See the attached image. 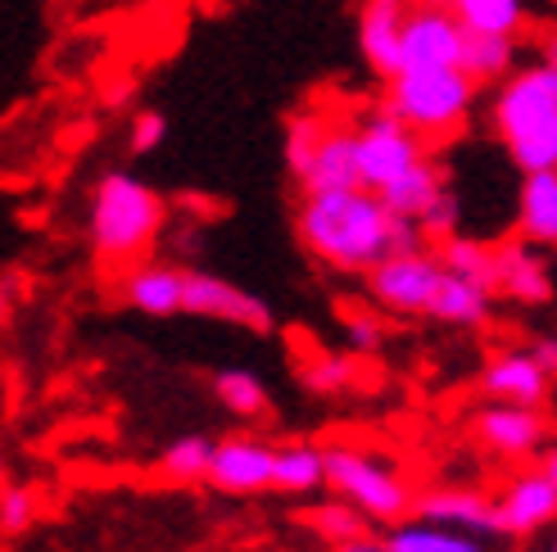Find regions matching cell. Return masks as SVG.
<instances>
[{"label": "cell", "mask_w": 557, "mask_h": 552, "mask_svg": "<svg viewBox=\"0 0 557 552\" xmlns=\"http://www.w3.org/2000/svg\"><path fill=\"white\" fill-rule=\"evenodd\" d=\"M304 244L341 272H372L381 259L399 250H422V223L395 213L381 190L349 186V190H318L299 209Z\"/></svg>", "instance_id": "cell-1"}, {"label": "cell", "mask_w": 557, "mask_h": 552, "mask_svg": "<svg viewBox=\"0 0 557 552\" xmlns=\"http://www.w3.org/2000/svg\"><path fill=\"white\" fill-rule=\"evenodd\" d=\"M494 131L521 173L557 168V68L535 60L498 81Z\"/></svg>", "instance_id": "cell-2"}, {"label": "cell", "mask_w": 557, "mask_h": 552, "mask_svg": "<svg viewBox=\"0 0 557 552\" xmlns=\"http://www.w3.org/2000/svg\"><path fill=\"white\" fill-rule=\"evenodd\" d=\"M163 227V200L132 173L100 177L91 196V244L104 263H136Z\"/></svg>", "instance_id": "cell-3"}, {"label": "cell", "mask_w": 557, "mask_h": 552, "mask_svg": "<svg viewBox=\"0 0 557 552\" xmlns=\"http://www.w3.org/2000/svg\"><path fill=\"white\" fill-rule=\"evenodd\" d=\"M476 87L481 81L458 64L454 68H404L389 77L385 104L412 131H422L426 141H444V136H454L467 123L471 104H476Z\"/></svg>", "instance_id": "cell-4"}, {"label": "cell", "mask_w": 557, "mask_h": 552, "mask_svg": "<svg viewBox=\"0 0 557 552\" xmlns=\"http://www.w3.org/2000/svg\"><path fill=\"white\" fill-rule=\"evenodd\" d=\"M354 131H358V168H363L368 190H385L389 181H399L412 163L426 159V136L412 131L389 104L363 114V123Z\"/></svg>", "instance_id": "cell-5"}, {"label": "cell", "mask_w": 557, "mask_h": 552, "mask_svg": "<svg viewBox=\"0 0 557 552\" xmlns=\"http://www.w3.org/2000/svg\"><path fill=\"white\" fill-rule=\"evenodd\" d=\"M326 485H336L354 507H363L376 520H404L417 503L408 485L389 472V466H381L363 453H349V449L326 453Z\"/></svg>", "instance_id": "cell-6"}, {"label": "cell", "mask_w": 557, "mask_h": 552, "mask_svg": "<svg viewBox=\"0 0 557 552\" xmlns=\"http://www.w3.org/2000/svg\"><path fill=\"white\" fill-rule=\"evenodd\" d=\"M462 41L467 23L449 0H412L404 27V68H462Z\"/></svg>", "instance_id": "cell-7"}, {"label": "cell", "mask_w": 557, "mask_h": 552, "mask_svg": "<svg viewBox=\"0 0 557 552\" xmlns=\"http://www.w3.org/2000/svg\"><path fill=\"white\" fill-rule=\"evenodd\" d=\"M444 281V259L426 250H399L372 267V299L395 313H431Z\"/></svg>", "instance_id": "cell-8"}, {"label": "cell", "mask_w": 557, "mask_h": 552, "mask_svg": "<svg viewBox=\"0 0 557 552\" xmlns=\"http://www.w3.org/2000/svg\"><path fill=\"white\" fill-rule=\"evenodd\" d=\"M412 0H358V50L376 77L404 73V27Z\"/></svg>", "instance_id": "cell-9"}, {"label": "cell", "mask_w": 557, "mask_h": 552, "mask_svg": "<svg viewBox=\"0 0 557 552\" xmlns=\"http://www.w3.org/2000/svg\"><path fill=\"white\" fill-rule=\"evenodd\" d=\"M186 309L200 313V317L249 326V330H268L272 326V313H268L263 299H255L249 290L222 281V276H209V272H186Z\"/></svg>", "instance_id": "cell-10"}, {"label": "cell", "mask_w": 557, "mask_h": 552, "mask_svg": "<svg viewBox=\"0 0 557 552\" xmlns=\"http://www.w3.org/2000/svg\"><path fill=\"white\" fill-rule=\"evenodd\" d=\"M494 507H498V530L504 535H531L548 526V520H557V480L548 472H525L504 489V499Z\"/></svg>", "instance_id": "cell-11"}, {"label": "cell", "mask_w": 557, "mask_h": 552, "mask_svg": "<svg viewBox=\"0 0 557 552\" xmlns=\"http://www.w3.org/2000/svg\"><path fill=\"white\" fill-rule=\"evenodd\" d=\"M276 472V453L268 444H255V439H227V444L213 449V466L209 480L227 493H255L263 485H272Z\"/></svg>", "instance_id": "cell-12"}, {"label": "cell", "mask_w": 557, "mask_h": 552, "mask_svg": "<svg viewBox=\"0 0 557 552\" xmlns=\"http://www.w3.org/2000/svg\"><path fill=\"white\" fill-rule=\"evenodd\" d=\"M412 512L431 520V526H454L467 535H504L498 530V507L481 493H467V489H440V493H422L412 503Z\"/></svg>", "instance_id": "cell-13"}, {"label": "cell", "mask_w": 557, "mask_h": 552, "mask_svg": "<svg viewBox=\"0 0 557 552\" xmlns=\"http://www.w3.org/2000/svg\"><path fill=\"white\" fill-rule=\"evenodd\" d=\"M349 186H363V168H358V131L331 123L313 168L304 173V196H318V190H349Z\"/></svg>", "instance_id": "cell-14"}, {"label": "cell", "mask_w": 557, "mask_h": 552, "mask_svg": "<svg viewBox=\"0 0 557 552\" xmlns=\"http://www.w3.org/2000/svg\"><path fill=\"white\" fill-rule=\"evenodd\" d=\"M476 430L485 439V449H494L498 457H525V453H535L544 439L540 412H531L525 403H504V407L481 412Z\"/></svg>", "instance_id": "cell-15"}, {"label": "cell", "mask_w": 557, "mask_h": 552, "mask_svg": "<svg viewBox=\"0 0 557 552\" xmlns=\"http://www.w3.org/2000/svg\"><path fill=\"white\" fill-rule=\"evenodd\" d=\"M123 294L136 313H150V317H169L186 309V272L177 267H136L127 272Z\"/></svg>", "instance_id": "cell-16"}, {"label": "cell", "mask_w": 557, "mask_h": 552, "mask_svg": "<svg viewBox=\"0 0 557 552\" xmlns=\"http://www.w3.org/2000/svg\"><path fill=\"white\" fill-rule=\"evenodd\" d=\"M548 376H553V372L540 367L535 353H508V357H498V363L485 367V390L498 394L504 403L535 407V403H544V394H548Z\"/></svg>", "instance_id": "cell-17"}, {"label": "cell", "mask_w": 557, "mask_h": 552, "mask_svg": "<svg viewBox=\"0 0 557 552\" xmlns=\"http://www.w3.org/2000/svg\"><path fill=\"white\" fill-rule=\"evenodd\" d=\"M498 290L521 303H548V294H553L548 263L521 240L498 244Z\"/></svg>", "instance_id": "cell-18"}, {"label": "cell", "mask_w": 557, "mask_h": 552, "mask_svg": "<svg viewBox=\"0 0 557 552\" xmlns=\"http://www.w3.org/2000/svg\"><path fill=\"white\" fill-rule=\"evenodd\" d=\"M517 227L525 240H557V168L525 173L517 200Z\"/></svg>", "instance_id": "cell-19"}, {"label": "cell", "mask_w": 557, "mask_h": 552, "mask_svg": "<svg viewBox=\"0 0 557 552\" xmlns=\"http://www.w3.org/2000/svg\"><path fill=\"white\" fill-rule=\"evenodd\" d=\"M490 286L481 281H467V276L444 267V281H440V294L431 303V317L440 322H458V326H481L490 317Z\"/></svg>", "instance_id": "cell-20"}, {"label": "cell", "mask_w": 557, "mask_h": 552, "mask_svg": "<svg viewBox=\"0 0 557 552\" xmlns=\"http://www.w3.org/2000/svg\"><path fill=\"white\" fill-rule=\"evenodd\" d=\"M444 173H440V163L435 159H422V163H412V168L399 177V181H389L385 190H381V200L395 209V213H404V217H422L440 196H444Z\"/></svg>", "instance_id": "cell-21"}, {"label": "cell", "mask_w": 557, "mask_h": 552, "mask_svg": "<svg viewBox=\"0 0 557 552\" xmlns=\"http://www.w3.org/2000/svg\"><path fill=\"white\" fill-rule=\"evenodd\" d=\"M462 68L476 81H504L517 73V37L508 33H467Z\"/></svg>", "instance_id": "cell-22"}, {"label": "cell", "mask_w": 557, "mask_h": 552, "mask_svg": "<svg viewBox=\"0 0 557 552\" xmlns=\"http://www.w3.org/2000/svg\"><path fill=\"white\" fill-rule=\"evenodd\" d=\"M454 14L467 23V33H508L517 37L531 10H525V0H449Z\"/></svg>", "instance_id": "cell-23"}, {"label": "cell", "mask_w": 557, "mask_h": 552, "mask_svg": "<svg viewBox=\"0 0 557 552\" xmlns=\"http://www.w3.org/2000/svg\"><path fill=\"white\" fill-rule=\"evenodd\" d=\"M272 485L286 493H309L318 485H326V453L313 444H286L276 449V472Z\"/></svg>", "instance_id": "cell-24"}, {"label": "cell", "mask_w": 557, "mask_h": 552, "mask_svg": "<svg viewBox=\"0 0 557 552\" xmlns=\"http://www.w3.org/2000/svg\"><path fill=\"white\" fill-rule=\"evenodd\" d=\"M440 259L449 272L467 276V281H481V286L498 290V250H485L481 240H467V236L440 240Z\"/></svg>", "instance_id": "cell-25"}, {"label": "cell", "mask_w": 557, "mask_h": 552, "mask_svg": "<svg viewBox=\"0 0 557 552\" xmlns=\"http://www.w3.org/2000/svg\"><path fill=\"white\" fill-rule=\"evenodd\" d=\"M389 543H395L399 552H485L467 530L431 526V520L426 526H399L395 535H389Z\"/></svg>", "instance_id": "cell-26"}, {"label": "cell", "mask_w": 557, "mask_h": 552, "mask_svg": "<svg viewBox=\"0 0 557 552\" xmlns=\"http://www.w3.org/2000/svg\"><path fill=\"white\" fill-rule=\"evenodd\" d=\"M326 131H331V123L318 118V114H295L290 118V127H286V168L299 181H304V173L313 168V159H318V150L326 141Z\"/></svg>", "instance_id": "cell-27"}, {"label": "cell", "mask_w": 557, "mask_h": 552, "mask_svg": "<svg viewBox=\"0 0 557 552\" xmlns=\"http://www.w3.org/2000/svg\"><path fill=\"white\" fill-rule=\"evenodd\" d=\"M213 449L209 439L200 435H190V439H177V444L163 453V476H173V480H195V476H209V466H213Z\"/></svg>", "instance_id": "cell-28"}, {"label": "cell", "mask_w": 557, "mask_h": 552, "mask_svg": "<svg viewBox=\"0 0 557 552\" xmlns=\"http://www.w3.org/2000/svg\"><path fill=\"white\" fill-rule=\"evenodd\" d=\"M218 399L227 403L236 417H259V412L268 407V390L259 385V376H249V372H222L218 376Z\"/></svg>", "instance_id": "cell-29"}, {"label": "cell", "mask_w": 557, "mask_h": 552, "mask_svg": "<svg viewBox=\"0 0 557 552\" xmlns=\"http://www.w3.org/2000/svg\"><path fill=\"white\" fill-rule=\"evenodd\" d=\"M358 512H363V507H341V503L336 507H318V512H309V526L341 548L349 539H363L368 535V520L358 516Z\"/></svg>", "instance_id": "cell-30"}, {"label": "cell", "mask_w": 557, "mask_h": 552, "mask_svg": "<svg viewBox=\"0 0 557 552\" xmlns=\"http://www.w3.org/2000/svg\"><path fill=\"white\" fill-rule=\"evenodd\" d=\"M163 136H169V118L159 114V109H141V114L132 118V131H127V146L136 154H150L163 146Z\"/></svg>", "instance_id": "cell-31"}, {"label": "cell", "mask_w": 557, "mask_h": 552, "mask_svg": "<svg viewBox=\"0 0 557 552\" xmlns=\"http://www.w3.org/2000/svg\"><path fill=\"white\" fill-rule=\"evenodd\" d=\"M304 376H309L313 390L336 394V390H345V385L354 380V363H349V357H341V353H331V357H318V363L304 372Z\"/></svg>", "instance_id": "cell-32"}, {"label": "cell", "mask_w": 557, "mask_h": 552, "mask_svg": "<svg viewBox=\"0 0 557 552\" xmlns=\"http://www.w3.org/2000/svg\"><path fill=\"white\" fill-rule=\"evenodd\" d=\"M417 223H422V231L431 236V240H449L454 236V227H458V200L449 196V190H444V196L417 217Z\"/></svg>", "instance_id": "cell-33"}, {"label": "cell", "mask_w": 557, "mask_h": 552, "mask_svg": "<svg viewBox=\"0 0 557 552\" xmlns=\"http://www.w3.org/2000/svg\"><path fill=\"white\" fill-rule=\"evenodd\" d=\"M0 516H5V530H23L27 520H33V493L10 485L5 499H0Z\"/></svg>", "instance_id": "cell-34"}, {"label": "cell", "mask_w": 557, "mask_h": 552, "mask_svg": "<svg viewBox=\"0 0 557 552\" xmlns=\"http://www.w3.org/2000/svg\"><path fill=\"white\" fill-rule=\"evenodd\" d=\"M345 330H349L354 349H376V344H381V322L368 317V313H349V317H345Z\"/></svg>", "instance_id": "cell-35"}, {"label": "cell", "mask_w": 557, "mask_h": 552, "mask_svg": "<svg viewBox=\"0 0 557 552\" xmlns=\"http://www.w3.org/2000/svg\"><path fill=\"white\" fill-rule=\"evenodd\" d=\"M336 552H399V548L389 543V539L381 543V539H368V535H363V539H349V543H341Z\"/></svg>", "instance_id": "cell-36"}, {"label": "cell", "mask_w": 557, "mask_h": 552, "mask_svg": "<svg viewBox=\"0 0 557 552\" xmlns=\"http://www.w3.org/2000/svg\"><path fill=\"white\" fill-rule=\"evenodd\" d=\"M531 353L540 357V367H544V372H553V376H557V340H540Z\"/></svg>", "instance_id": "cell-37"}, {"label": "cell", "mask_w": 557, "mask_h": 552, "mask_svg": "<svg viewBox=\"0 0 557 552\" xmlns=\"http://www.w3.org/2000/svg\"><path fill=\"white\" fill-rule=\"evenodd\" d=\"M540 60L548 64V68H557V27H553V33L540 41Z\"/></svg>", "instance_id": "cell-38"}, {"label": "cell", "mask_w": 557, "mask_h": 552, "mask_svg": "<svg viewBox=\"0 0 557 552\" xmlns=\"http://www.w3.org/2000/svg\"><path fill=\"white\" fill-rule=\"evenodd\" d=\"M544 472H548V476H553V480H557V449H553V453H548V462H544Z\"/></svg>", "instance_id": "cell-39"}]
</instances>
